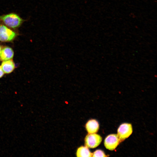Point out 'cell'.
Instances as JSON below:
<instances>
[{"label":"cell","instance_id":"6da1fadb","mask_svg":"<svg viewBox=\"0 0 157 157\" xmlns=\"http://www.w3.org/2000/svg\"><path fill=\"white\" fill-rule=\"evenodd\" d=\"M0 21L7 26L13 29L19 27L23 21L18 15L14 13L0 16Z\"/></svg>","mask_w":157,"mask_h":157},{"label":"cell","instance_id":"7a4b0ae2","mask_svg":"<svg viewBox=\"0 0 157 157\" xmlns=\"http://www.w3.org/2000/svg\"><path fill=\"white\" fill-rule=\"evenodd\" d=\"M17 34L14 31L4 25H0V40L7 42L12 41Z\"/></svg>","mask_w":157,"mask_h":157},{"label":"cell","instance_id":"3957f363","mask_svg":"<svg viewBox=\"0 0 157 157\" xmlns=\"http://www.w3.org/2000/svg\"><path fill=\"white\" fill-rule=\"evenodd\" d=\"M102 140V138L99 135L94 133L88 134L85 139L86 146L90 148H94L98 146Z\"/></svg>","mask_w":157,"mask_h":157},{"label":"cell","instance_id":"277c9868","mask_svg":"<svg viewBox=\"0 0 157 157\" xmlns=\"http://www.w3.org/2000/svg\"><path fill=\"white\" fill-rule=\"evenodd\" d=\"M133 132L132 125L125 123L121 124L117 129V135L120 142L124 141L131 135Z\"/></svg>","mask_w":157,"mask_h":157},{"label":"cell","instance_id":"5b68a950","mask_svg":"<svg viewBox=\"0 0 157 157\" xmlns=\"http://www.w3.org/2000/svg\"><path fill=\"white\" fill-rule=\"evenodd\" d=\"M120 142L117 135L111 134L108 135L105 139L104 145L105 147L110 150H114Z\"/></svg>","mask_w":157,"mask_h":157},{"label":"cell","instance_id":"8992f818","mask_svg":"<svg viewBox=\"0 0 157 157\" xmlns=\"http://www.w3.org/2000/svg\"><path fill=\"white\" fill-rule=\"evenodd\" d=\"M85 128L89 134L97 133L99 128V125L98 122L95 119H92L89 120L85 125Z\"/></svg>","mask_w":157,"mask_h":157},{"label":"cell","instance_id":"52a82bcc","mask_svg":"<svg viewBox=\"0 0 157 157\" xmlns=\"http://www.w3.org/2000/svg\"><path fill=\"white\" fill-rule=\"evenodd\" d=\"M13 56L14 52L12 49L6 47L1 50L0 58L1 60L6 61L12 58Z\"/></svg>","mask_w":157,"mask_h":157},{"label":"cell","instance_id":"ba28073f","mask_svg":"<svg viewBox=\"0 0 157 157\" xmlns=\"http://www.w3.org/2000/svg\"><path fill=\"white\" fill-rule=\"evenodd\" d=\"M3 72L7 74L11 72L15 68L14 63L12 60H7L3 61L1 66Z\"/></svg>","mask_w":157,"mask_h":157},{"label":"cell","instance_id":"9c48e42d","mask_svg":"<svg viewBox=\"0 0 157 157\" xmlns=\"http://www.w3.org/2000/svg\"><path fill=\"white\" fill-rule=\"evenodd\" d=\"M92 153L89 151L86 146H81L78 148L76 152V155L78 157H92Z\"/></svg>","mask_w":157,"mask_h":157},{"label":"cell","instance_id":"30bf717a","mask_svg":"<svg viewBox=\"0 0 157 157\" xmlns=\"http://www.w3.org/2000/svg\"><path fill=\"white\" fill-rule=\"evenodd\" d=\"M103 151L101 150H97L92 153V157H106Z\"/></svg>","mask_w":157,"mask_h":157},{"label":"cell","instance_id":"8fae6325","mask_svg":"<svg viewBox=\"0 0 157 157\" xmlns=\"http://www.w3.org/2000/svg\"><path fill=\"white\" fill-rule=\"evenodd\" d=\"M4 72L3 71L1 67L0 66V78L3 76L4 74Z\"/></svg>","mask_w":157,"mask_h":157},{"label":"cell","instance_id":"7c38bea8","mask_svg":"<svg viewBox=\"0 0 157 157\" xmlns=\"http://www.w3.org/2000/svg\"><path fill=\"white\" fill-rule=\"evenodd\" d=\"M1 47L0 46V54H1Z\"/></svg>","mask_w":157,"mask_h":157}]
</instances>
